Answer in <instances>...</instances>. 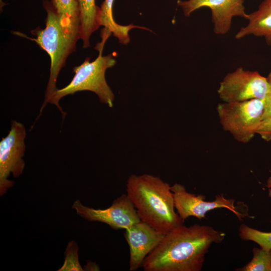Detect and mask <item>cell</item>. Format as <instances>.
Masks as SVG:
<instances>
[{
  "label": "cell",
  "mask_w": 271,
  "mask_h": 271,
  "mask_svg": "<svg viewBox=\"0 0 271 271\" xmlns=\"http://www.w3.org/2000/svg\"><path fill=\"white\" fill-rule=\"evenodd\" d=\"M224 232L208 225L181 224L165 234L146 256L144 271H200L213 243H220Z\"/></svg>",
  "instance_id": "obj_1"
},
{
  "label": "cell",
  "mask_w": 271,
  "mask_h": 271,
  "mask_svg": "<svg viewBox=\"0 0 271 271\" xmlns=\"http://www.w3.org/2000/svg\"><path fill=\"white\" fill-rule=\"evenodd\" d=\"M126 187V194L140 220L158 232L166 234L184 224L175 211L171 186L160 177L147 174L131 175Z\"/></svg>",
  "instance_id": "obj_2"
},
{
  "label": "cell",
  "mask_w": 271,
  "mask_h": 271,
  "mask_svg": "<svg viewBox=\"0 0 271 271\" xmlns=\"http://www.w3.org/2000/svg\"><path fill=\"white\" fill-rule=\"evenodd\" d=\"M101 31V42L98 43L95 49L98 50L97 57L93 61L86 58L81 65L73 68L75 74L71 82L62 89H57L53 93L48 103L55 105L62 113L63 118L66 113L59 105L60 100L65 96L78 91H90L95 93L100 102L112 107L114 95L105 77L106 70L113 66L116 60L112 54L102 55L104 44L111 34L104 28Z\"/></svg>",
  "instance_id": "obj_3"
},
{
  "label": "cell",
  "mask_w": 271,
  "mask_h": 271,
  "mask_svg": "<svg viewBox=\"0 0 271 271\" xmlns=\"http://www.w3.org/2000/svg\"><path fill=\"white\" fill-rule=\"evenodd\" d=\"M47 12L46 27L34 30L35 38H30L20 32H14L21 37L34 41L49 55L51 59L50 76L47 86L44 101L41 107L40 116L53 93L57 90L56 82L59 72L68 56L75 50L78 40L68 34L63 28L60 17L51 1H43Z\"/></svg>",
  "instance_id": "obj_4"
},
{
  "label": "cell",
  "mask_w": 271,
  "mask_h": 271,
  "mask_svg": "<svg viewBox=\"0 0 271 271\" xmlns=\"http://www.w3.org/2000/svg\"><path fill=\"white\" fill-rule=\"evenodd\" d=\"M264 105V100L252 99L219 103L216 109L222 128L237 141L246 144L257 134Z\"/></svg>",
  "instance_id": "obj_5"
},
{
  "label": "cell",
  "mask_w": 271,
  "mask_h": 271,
  "mask_svg": "<svg viewBox=\"0 0 271 271\" xmlns=\"http://www.w3.org/2000/svg\"><path fill=\"white\" fill-rule=\"evenodd\" d=\"M269 89L266 77L257 71L239 67L226 75L217 92L224 102L243 101L252 99L264 100Z\"/></svg>",
  "instance_id": "obj_6"
},
{
  "label": "cell",
  "mask_w": 271,
  "mask_h": 271,
  "mask_svg": "<svg viewBox=\"0 0 271 271\" xmlns=\"http://www.w3.org/2000/svg\"><path fill=\"white\" fill-rule=\"evenodd\" d=\"M26 131L24 125L12 120L7 136L0 142V194H5L14 186V182L8 179L12 173L18 177L24 169L23 157L26 149Z\"/></svg>",
  "instance_id": "obj_7"
},
{
  "label": "cell",
  "mask_w": 271,
  "mask_h": 271,
  "mask_svg": "<svg viewBox=\"0 0 271 271\" xmlns=\"http://www.w3.org/2000/svg\"><path fill=\"white\" fill-rule=\"evenodd\" d=\"M81 217L90 221L100 222L112 229H126L141 221L137 211L127 194H122L105 209H94L82 205L79 200L72 205Z\"/></svg>",
  "instance_id": "obj_8"
},
{
  "label": "cell",
  "mask_w": 271,
  "mask_h": 271,
  "mask_svg": "<svg viewBox=\"0 0 271 271\" xmlns=\"http://www.w3.org/2000/svg\"><path fill=\"white\" fill-rule=\"evenodd\" d=\"M171 190L174 195L175 208L183 221L190 216L201 219L205 217L208 211L219 208L230 210L239 220L250 217L238 211L234 205V200L225 198L223 193L216 196L214 200L209 202L205 200L204 195H196L187 191L185 186L181 184H174L171 186Z\"/></svg>",
  "instance_id": "obj_9"
},
{
  "label": "cell",
  "mask_w": 271,
  "mask_h": 271,
  "mask_svg": "<svg viewBox=\"0 0 271 271\" xmlns=\"http://www.w3.org/2000/svg\"><path fill=\"white\" fill-rule=\"evenodd\" d=\"M244 3V0H179L177 4L186 17L198 9L209 8L214 33L224 35L229 31L233 17L246 18Z\"/></svg>",
  "instance_id": "obj_10"
},
{
  "label": "cell",
  "mask_w": 271,
  "mask_h": 271,
  "mask_svg": "<svg viewBox=\"0 0 271 271\" xmlns=\"http://www.w3.org/2000/svg\"><path fill=\"white\" fill-rule=\"evenodd\" d=\"M164 235L142 221L125 229L124 236L129 247L130 271L142 267L146 256L159 244Z\"/></svg>",
  "instance_id": "obj_11"
},
{
  "label": "cell",
  "mask_w": 271,
  "mask_h": 271,
  "mask_svg": "<svg viewBox=\"0 0 271 271\" xmlns=\"http://www.w3.org/2000/svg\"><path fill=\"white\" fill-rule=\"evenodd\" d=\"M245 19L248 24L242 27L235 35L237 39L248 35L263 37L268 45H271V1L263 0L258 9L247 14Z\"/></svg>",
  "instance_id": "obj_12"
},
{
  "label": "cell",
  "mask_w": 271,
  "mask_h": 271,
  "mask_svg": "<svg viewBox=\"0 0 271 271\" xmlns=\"http://www.w3.org/2000/svg\"><path fill=\"white\" fill-rule=\"evenodd\" d=\"M80 18V39L83 41V47L90 45L89 39L92 34L100 27L98 22L99 8L95 0H77Z\"/></svg>",
  "instance_id": "obj_13"
},
{
  "label": "cell",
  "mask_w": 271,
  "mask_h": 271,
  "mask_svg": "<svg viewBox=\"0 0 271 271\" xmlns=\"http://www.w3.org/2000/svg\"><path fill=\"white\" fill-rule=\"evenodd\" d=\"M65 31L79 39L80 18L77 0H51Z\"/></svg>",
  "instance_id": "obj_14"
},
{
  "label": "cell",
  "mask_w": 271,
  "mask_h": 271,
  "mask_svg": "<svg viewBox=\"0 0 271 271\" xmlns=\"http://www.w3.org/2000/svg\"><path fill=\"white\" fill-rule=\"evenodd\" d=\"M114 0H104L99 8L98 22L99 25L103 26L104 28L113 34L119 42L124 45H127L130 40L129 31L133 28H141L148 30L143 27L134 26L132 24L122 26L117 24L113 19L112 8Z\"/></svg>",
  "instance_id": "obj_15"
},
{
  "label": "cell",
  "mask_w": 271,
  "mask_h": 271,
  "mask_svg": "<svg viewBox=\"0 0 271 271\" xmlns=\"http://www.w3.org/2000/svg\"><path fill=\"white\" fill-rule=\"evenodd\" d=\"M253 257L245 266L237 268L239 271H271V249L253 248Z\"/></svg>",
  "instance_id": "obj_16"
},
{
  "label": "cell",
  "mask_w": 271,
  "mask_h": 271,
  "mask_svg": "<svg viewBox=\"0 0 271 271\" xmlns=\"http://www.w3.org/2000/svg\"><path fill=\"white\" fill-rule=\"evenodd\" d=\"M239 231V236L243 240L252 241L265 250L271 249V232L259 231L245 224L240 225Z\"/></svg>",
  "instance_id": "obj_17"
},
{
  "label": "cell",
  "mask_w": 271,
  "mask_h": 271,
  "mask_svg": "<svg viewBox=\"0 0 271 271\" xmlns=\"http://www.w3.org/2000/svg\"><path fill=\"white\" fill-rule=\"evenodd\" d=\"M78 247L75 241L69 242L65 252L63 264L58 271H83L79 261Z\"/></svg>",
  "instance_id": "obj_18"
},
{
  "label": "cell",
  "mask_w": 271,
  "mask_h": 271,
  "mask_svg": "<svg viewBox=\"0 0 271 271\" xmlns=\"http://www.w3.org/2000/svg\"><path fill=\"white\" fill-rule=\"evenodd\" d=\"M257 134L265 141H271V116L262 120Z\"/></svg>",
  "instance_id": "obj_19"
},
{
  "label": "cell",
  "mask_w": 271,
  "mask_h": 271,
  "mask_svg": "<svg viewBox=\"0 0 271 271\" xmlns=\"http://www.w3.org/2000/svg\"><path fill=\"white\" fill-rule=\"evenodd\" d=\"M269 84V89L264 100V105L262 120L271 116V72L266 77Z\"/></svg>",
  "instance_id": "obj_20"
},
{
  "label": "cell",
  "mask_w": 271,
  "mask_h": 271,
  "mask_svg": "<svg viewBox=\"0 0 271 271\" xmlns=\"http://www.w3.org/2000/svg\"><path fill=\"white\" fill-rule=\"evenodd\" d=\"M99 266L94 262L88 261L86 265L84 266V270H99Z\"/></svg>",
  "instance_id": "obj_21"
},
{
  "label": "cell",
  "mask_w": 271,
  "mask_h": 271,
  "mask_svg": "<svg viewBox=\"0 0 271 271\" xmlns=\"http://www.w3.org/2000/svg\"><path fill=\"white\" fill-rule=\"evenodd\" d=\"M265 186L268 188V196L271 198V177H269L267 179Z\"/></svg>",
  "instance_id": "obj_22"
},
{
  "label": "cell",
  "mask_w": 271,
  "mask_h": 271,
  "mask_svg": "<svg viewBox=\"0 0 271 271\" xmlns=\"http://www.w3.org/2000/svg\"><path fill=\"white\" fill-rule=\"evenodd\" d=\"M0 1H1V5H2V0H0Z\"/></svg>",
  "instance_id": "obj_23"
},
{
  "label": "cell",
  "mask_w": 271,
  "mask_h": 271,
  "mask_svg": "<svg viewBox=\"0 0 271 271\" xmlns=\"http://www.w3.org/2000/svg\"><path fill=\"white\" fill-rule=\"evenodd\" d=\"M270 1H271V0H270Z\"/></svg>",
  "instance_id": "obj_24"
}]
</instances>
